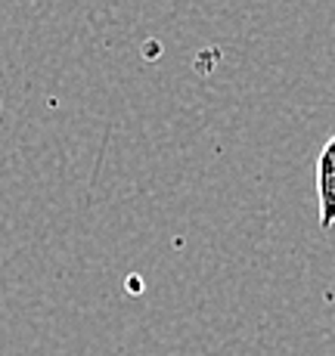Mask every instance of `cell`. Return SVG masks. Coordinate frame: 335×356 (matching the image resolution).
I'll return each instance as SVG.
<instances>
[{"label": "cell", "mask_w": 335, "mask_h": 356, "mask_svg": "<svg viewBox=\"0 0 335 356\" xmlns=\"http://www.w3.org/2000/svg\"><path fill=\"white\" fill-rule=\"evenodd\" d=\"M317 195H320V227L329 229L335 223V134L326 140L317 159Z\"/></svg>", "instance_id": "cell-1"}]
</instances>
